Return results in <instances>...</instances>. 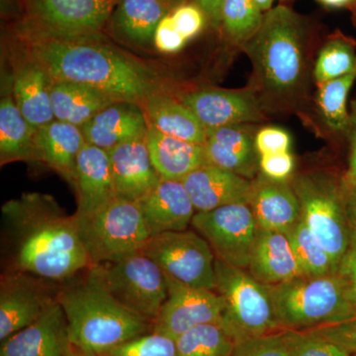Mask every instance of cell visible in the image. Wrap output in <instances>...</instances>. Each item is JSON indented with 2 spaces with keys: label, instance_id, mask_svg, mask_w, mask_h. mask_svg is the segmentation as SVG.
<instances>
[{
  "label": "cell",
  "instance_id": "obj_1",
  "mask_svg": "<svg viewBox=\"0 0 356 356\" xmlns=\"http://www.w3.org/2000/svg\"><path fill=\"white\" fill-rule=\"evenodd\" d=\"M8 270L65 284L91 266L76 215H67L55 198L24 193L2 206Z\"/></svg>",
  "mask_w": 356,
  "mask_h": 356
},
{
  "label": "cell",
  "instance_id": "obj_2",
  "mask_svg": "<svg viewBox=\"0 0 356 356\" xmlns=\"http://www.w3.org/2000/svg\"><path fill=\"white\" fill-rule=\"evenodd\" d=\"M26 53L48 72L51 79L90 86L118 102L140 104L161 91L156 72L113 47L100 36L57 39L20 37Z\"/></svg>",
  "mask_w": 356,
  "mask_h": 356
},
{
  "label": "cell",
  "instance_id": "obj_3",
  "mask_svg": "<svg viewBox=\"0 0 356 356\" xmlns=\"http://www.w3.org/2000/svg\"><path fill=\"white\" fill-rule=\"evenodd\" d=\"M77 277L60 286L58 294L72 346L100 355L146 334L153 325L112 296L95 266Z\"/></svg>",
  "mask_w": 356,
  "mask_h": 356
},
{
  "label": "cell",
  "instance_id": "obj_4",
  "mask_svg": "<svg viewBox=\"0 0 356 356\" xmlns=\"http://www.w3.org/2000/svg\"><path fill=\"white\" fill-rule=\"evenodd\" d=\"M305 28L286 6L264 14L259 31L245 44L257 81L269 95L283 97L298 90L305 72Z\"/></svg>",
  "mask_w": 356,
  "mask_h": 356
},
{
  "label": "cell",
  "instance_id": "obj_5",
  "mask_svg": "<svg viewBox=\"0 0 356 356\" xmlns=\"http://www.w3.org/2000/svg\"><path fill=\"white\" fill-rule=\"evenodd\" d=\"M268 290L283 331H307L356 318V309L337 273L301 276Z\"/></svg>",
  "mask_w": 356,
  "mask_h": 356
},
{
  "label": "cell",
  "instance_id": "obj_6",
  "mask_svg": "<svg viewBox=\"0 0 356 356\" xmlns=\"http://www.w3.org/2000/svg\"><path fill=\"white\" fill-rule=\"evenodd\" d=\"M216 287L225 303L221 325L236 343L282 332L268 286L252 277L248 269L216 259Z\"/></svg>",
  "mask_w": 356,
  "mask_h": 356
},
{
  "label": "cell",
  "instance_id": "obj_7",
  "mask_svg": "<svg viewBox=\"0 0 356 356\" xmlns=\"http://www.w3.org/2000/svg\"><path fill=\"white\" fill-rule=\"evenodd\" d=\"M76 215L91 266L139 252L152 236L137 201L117 196L95 212Z\"/></svg>",
  "mask_w": 356,
  "mask_h": 356
},
{
  "label": "cell",
  "instance_id": "obj_8",
  "mask_svg": "<svg viewBox=\"0 0 356 356\" xmlns=\"http://www.w3.org/2000/svg\"><path fill=\"white\" fill-rule=\"evenodd\" d=\"M291 184L301 205L302 221L327 250L337 270L350 247L353 231L344 187L322 173L299 175Z\"/></svg>",
  "mask_w": 356,
  "mask_h": 356
},
{
  "label": "cell",
  "instance_id": "obj_9",
  "mask_svg": "<svg viewBox=\"0 0 356 356\" xmlns=\"http://www.w3.org/2000/svg\"><path fill=\"white\" fill-rule=\"evenodd\" d=\"M19 37L79 39L100 36L119 0H21Z\"/></svg>",
  "mask_w": 356,
  "mask_h": 356
},
{
  "label": "cell",
  "instance_id": "obj_10",
  "mask_svg": "<svg viewBox=\"0 0 356 356\" xmlns=\"http://www.w3.org/2000/svg\"><path fill=\"white\" fill-rule=\"evenodd\" d=\"M103 284L129 310L154 323L168 298V280L161 267L142 252L98 264Z\"/></svg>",
  "mask_w": 356,
  "mask_h": 356
},
{
  "label": "cell",
  "instance_id": "obj_11",
  "mask_svg": "<svg viewBox=\"0 0 356 356\" xmlns=\"http://www.w3.org/2000/svg\"><path fill=\"white\" fill-rule=\"evenodd\" d=\"M140 252L153 259L170 280L192 287H216V257L196 231L187 229L152 236Z\"/></svg>",
  "mask_w": 356,
  "mask_h": 356
},
{
  "label": "cell",
  "instance_id": "obj_12",
  "mask_svg": "<svg viewBox=\"0 0 356 356\" xmlns=\"http://www.w3.org/2000/svg\"><path fill=\"white\" fill-rule=\"evenodd\" d=\"M192 228L207 241L216 259L248 269L259 226L248 203L196 212Z\"/></svg>",
  "mask_w": 356,
  "mask_h": 356
},
{
  "label": "cell",
  "instance_id": "obj_13",
  "mask_svg": "<svg viewBox=\"0 0 356 356\" xmlns=\"http://www.w3.org/2000/svg\"><path fill=\"white\" fill-rule=\"evenodd\" d=\"M53 284L22 271L7 270L0 280V339L36 322L47 309L58 301Z\"/></svg>",
  "mask_w": 356,
  "mask_h": 356
},
{
  "label": "cell",
  "instance_id": "obj_14",
  "mask_svg": "<svg viewBox=\"0 0 356 356\" xmlns=\"http://www.w3.org/2000/svg\"><path fill=\"white\" fill-rule=\"evenodd\" d=\"M168 280V298L154 321V332L177 339L199 325L221 324L224 300L215 290Z\"/></svg>",
  "mask_w": 356,
  "mask_h": 356
},
{
  "label": "cell",
  "instance_id": "obj_15",
  "mask_svg": "<svg viewBox=\"0 0 356 356\" xmlns=\"http://www.w3.org/2000/svg\"><path fill=\"white\" fill-rule=\"evenodd\" d=\"M180 102L197 116L207 132L262 118L259 100L250 91L203 89L182 95Z\"/></svg>",
  "mask_w": 356,
  "mask_h": 356
},
{
  "label": "cell",
  "instance_id": "obj_16",
  "mask_svg": "<svg viewBox=\"0 0 356 356\" xmlns=\"http://www.w3.org/2000/svg\"><path fill=\"white\" fill-rule=\"evenodd\" d=\"M70 348L67 318L57 301L36 322L2 341L0 356H67Z\"/></svg>",
  "mask_w": 356,
  "mask_h": 356
},
{
  "label": "cell",
  "instance_id": "obj_17",
  "mask_svg": "<svg viewBox=\"0 0 356 356\" xmlns=\"http://www.w3.org/2000/svg\"><path fill=\"white\" fill-rule=\"evenodd\" d=\"M248 205L259 229L288 235L301 220V205L292 184L264 175L252 180Z\"/></svg>",
  "mask_w": 356,
  "mask_h": 356
},
{
  "label": "cell",
  "instance_id": "obj_18",
  "mask_svg": "<svg viewBox=\"0 0 356 356\" xmlns=\"http://www.w3.org/2000/svg\"><path fill=\"white\" fill-rule=\"evenodd\" d=\"M196 212H206L235 203H248L252 181L219 166L208 165L181 180Z\"/></svg>",
  "mask_w": 356,
  "mask_h": 356
},
{
  "label": "cell",
  "instance_id": "obj_19",
  "mask_svg": "<svg viewBox=\"0 0 356 356\" xmlns=\"http://www.w3.org/2000/svg\"><path fill=\"white\" fill-rule=\"evenodd\" d=\"M137 202L152 236L185 231L196 214L181 180L161 179Z\"/></svg>",
  "mask_w": 356,
  "mask_h": 356
},
{
  "label": "cell",
  "instance_id": "obj_20",
  "mask_svg": "<svg viewBox=\"0 0 356 356\" xmlns=\"http://www.w3.org/2000/svg\"><path fill=\"white\" fill-rule=\"evenodd\" d=\"M149 123L138 103L116 102L105 107L81 131L88 144L110 151L129 140L145 139Z\"/></svg>",
  "mask_w": 356,
  "mask_h": 356
},
{
  "label": "cell",
  "instance_id": "obj_21",
  "mask_svg": "<svg viewBox=\"0 0 356 356\" xmlns=\"http://www.w3.org/2000/svg\"><path fill=\"white\" fill-rule=\"evenodd\" d=\"M108 154L118 197L140 200L161 181L152 163L146 138L123 143Z\"/></svg>",
  "mask_w": 356,
  "mask_h": 356
},
{
  "label": "cell",
  "instance_id": "obj_22",
  "mask_svg": "<svg viewBox=\"0 0 356 356\" xmlns=\"http://www.w3.org/2000/svg\"><path fill=\"white\" fill-rule=\"evenodd\" d=\"M248 271L268 286L304 276L287 234L262 229L255 236Z\"/></svg>",
  "mask_w": 356,
  "mask_h": 356
},
{
  "label": "cell",
  "instance_id": "obj_23",
  "mask_svg": "<svg viewBox=\"0 0 356 356\" xmlns=\"http://www.w3.org/2000/svg\"><path fill=\"white\" fill-rule=\"evenodd\" d=\"M74 188L77 215L95 212L117 197L108 152L86 143L77 156Z\"/></svg>",
  "mask_w": 356,
  "mask_h": 356
},
{
  "label": "cell",
  "instance_id": "obj_24",
  "mask_svg": "<svg viewBox=\"0 0 356 356\" xmlns=\"http://www.w3.org/2000/svg\"><path fill=\"white\" fill-rule=\"evenodd\" d=\"M51 77L30 55L20 58L14 69L13 96L26 120L35 129L55 119L51 106Z\"/></svg>",
  "mask_w": 356,
  "mask_h": 356
},
{
  "label": "cell",
  "instance_id": "obj_25",
  "mask_svg": "<svg viewBox=\"0 0 356 356\" xmlns=\"http://www.w3.org/2000/svg\"><path fill=\"white\" fill-rule=\"evenodd\" d=\"M187 0H119L109 19L119 38L137 46L153 42L156 26Z\"/></svg>",
  "mask_w": 356,
  "mask_h": 356
},
{
  "label": "cell",
  "instance_id": "obj_26",
  "mask_svg": "<svg viewBox=\"0 0 356 356\" xmlns=\"http://www.w3.org/2000/svg\"><path fill=\"white\" fill-rule=\"evenodd\" d=\"M86 143L81 128L54 120L37 129V161L55 170L74 187L77 156Z\"/></svg>",
  "mask_w": 356,
  "mask_h": 356
},
{
  "label": "cell",
  "instance_id": "obj_27",
  "mask_svg": "<svg viewBox=\"0 0 356 356\" xmlns=\"http://www.w3.org/2000/svg\"><path fill=\"white\" fill-rule=\"evenodd\" d=\"M242 126H225L208 131L204 147L210 165L248 179L254 177L259 154L255 149V137Z\"/></svg>",
  "mask_w": 356,
  "mask_h": 356
},
{
  "label": "cell",
  "instance_id": "obj_28",
  "mask_svg": "<svg viewBox=\"0 0 356 356\" xmlns=\"http://www.w3.org/2000/svg\"><path fill=\"white\" fill-rule=\"evenodd\" d=\"M146 143L152 163L161 179L182 180L209 163L204 145L165 135L151 126L147 129Z\"/></svg>",
  "mask_w": 356,
  "mask_h": 356
},
{
  "label": "cell",
  "instance_id": "obj_29",
  "mask_svg": "<svg viewBox=\"0 0 356 356\" xmlns=\"http://www.w3.org/2000/svg\"><path fill=\"white\" fill-rule=\"evenodd\" d=\"M140 105L151 127L177 139L205 144L207 130L181 102L159 91L147 96Z\"/></svg>",
  "mask_w": 356,
  "mask_h": 356
},
{
  "label": "cell",
  "instance_id": "obj_30",
  "mask_svg": "<svg viewBox=\"0 0 356 356\" xmlns=\"http://www.w3.org/2000/svg\"><path fill=\"white\" fill-rule=\"evenodd\" d=\"M50 92L56 120L79 128L105 107L118 102L90 86L53 79Z\"/></svg>",
  "mask_w": 356,
  "mask_h": 356
},
{
  "label": "cell",
  "instance_id": "obj_31",
  "mask_svg": "<svg viewBox=\"0 0 356 356\" xmlns=\"http://www.w3.org/2000/svg\"><path fill=\"white\" fill-rule=\"evenodd\" d=\"M36 132L21 113L13 96H3L0 102V165L37 161Z\"/></svg>",
  "mask_w": 356,
  "mask_h": 356
},
{
  "label": "cell",
  "instance_id": "obj_32",
  "mask_svg": "<svg viewBox=\"0 0 356 356\" xmlns=\"http://www.w3.org/2000/svg\"><path fill=\"white\" fill-rule=\"evenodd\" d=\"M355 81L356 72L318 86V110L327 127L334 132H343L351 125L348 98Z\"/></svg>",
  "mask_w": 356,
  "mask_h": 356
},
{
  "label": "cell",
  "instance_id": "obj_33",
  "mask_svg": "<svg viewBox=\"0 0 356 356\" xmlns=\"http://www.w3.org/2000/svg\"><path fill=\"white\" fill-rule=\"evenodd\" d=\"M178 356H232L235 341L221 324L199 325L175 339Z\"/></svg>",
  "mask_w": 356,
  "mask_h": 356
},
{
  "label": "cell",
  "instance_id": "obj_34",
  "mask_svg": "<svg viewBox=\"0 0 356 356\" xmlns=\"http://www.w3.org/2000/svg\"><path fill=\"white\" fill-rule=\"evenodd\" d=\"M288 236L304 276L318 277L337 273V268L332 257L316 240L302 219L288 234Z\"/></svg>",
  "mask_w": 356,
  "mask_h": 356
},
{
  "label": "cell",
  "instance_id": "obj_35",
  "mask_svg": "<svg viewBox=\"0 0 356 356\" xmlns=\"http://www.w3.org/2000/svg\"><path fill=\"white\" fill-rule=\"evenodd\" d=\"M356 72L355 44L343 37L330 40L318 54L314 77L318 86Z\"/></svg>",
  "mask_w": 356,
  "mask_h": 356
},
{
  "label": "cell",
  "instance_id": "obj_36",
  "mask_svg": "<svg viewBox=\"0 0 356 356\" xmlns=\"http://www.w3.org/2000/svg\"><path fill=\"white\" fill-rule=\"evenodd\" d=\"M264 14L252 0H224L222 23L229 38L245 44L261 29Z\"/></svg>",
  "mask_w": 356,
  "mask_h": 356
},
{
  "label": "cell",
  "instance_id": "obj_37",
  "mask_svg": "<svg viewBox=\"0 0 356 356\" xmlns=\"http://www.w3.org/2000/svg\"><path fill=\"white\" fill-rule=\"evenodd\" d=\"M99 356H178L175 339L153 332L115 346Z\"/></svg>",
  "mask_w": 356,
  "mask_h": 356
},
{
  "label": "cell",
  "instance_id": "obj_38",
  "mask_svg": "<svg viewBox=\"0 0 356 356\" xmlns=\"http://www.w3.org/2000/svg\"><path fill=\"white\" fill-rule=\"evenodd\" d=\"M294 356H353L331 341L303 331H283Z\"/></svg>",
  "mask_w": 356,
  "mask_h": 356
},
{
  "label": "cell",
  "instance_id": "obj_39",
  "mask_svg": "<svg viewBox=\"0 0 356 356\" xmlns=\"http://www.w3.org/2000/svg\"><path fill=\"white\" fill-rule=\"evenodd\" d=\"M232 356H294L283 331L252 337L235 343Z\"/></svg>",
  "mask_w": 356,
  "mask_h": 356
},
{
  "label": "cell",
  "instance_id": "obj_40",
  "mask_svg": "<svg viewBox=\"0 0 356 356\" xmlns=\"http://www.w3.org/2000/svg\"><path fill=\"white\" fill-rule=\"evenodd\" d=\"M303 332L331 341L351 355L356 353V318L339 324L325 325Z\"/></svg>",
  "mask_w": 356,
  "mask_h": 356
},
{
  "label": "cell",
  "instance_id": "obj_41",
  "mask_svg": "<svg viewBox=\"0 0 356 356\" xmlns=\"http://www.w3.org/2000/svg\"><path fill=\"white\" fill-rule=\"evenodd\" d=\"M173 24L185 39H193L202 31L206 15L196 3L181 4L170 13Z\"/></svg>",
  "mask_w": 356,
  "mask_h": 356
},
{
  "label": "cell",
  "instance_id": "obj_42",
  "mask_svg": "<svg viewBox=\"0 0 356 356\" xmlns=\"http://www.w3.org/2000/svg\"><path fill=\"white\" fill-rule=\"evenodd\" d=\"M255 149L259 156L290 152L291 139L283 129L266 127L255 135Z\"/></svg>",
  "mask_w": 356,
  "mask_h": 356
},
{
  "label": "cell",
  "instance_id": "obj_43",
  "mask_svg": "<svg viewBox=\"0 0 356 356\" xmlns=\"http://www.w3.org/2000/svg\"><path fill=\"white\" fill-rule=\"evenodd\" d=\"M187 40L180 34L173 24L170 14L165 16L156 26L153 43L156 50L163 54H175L181 50Z\"/></svg>",
  "mask_w": 356,
  "mask_h": 356
},
{
  "label": "cell",
  "instance_id": "obj_44",
  "mask_svg": "<svg viewBox=\"0 0 356 356\" xmlns=\"http://www.w3.org/2000/svg\"><path fill=\"white\" fill-rule=\"evenodd\" d=\"M353 227L350 247L337 266V274L343 281L348 299L356 309V228Z\"/></svg>",
  "mask_w": 356,
  "mask_h": 356
},
{
  "label": "cell",
  "instance_id": "obj_45",
  "mask_svg": "<svg viewBox=\"0 0 356 356\" xmlns=\"http://www.w3.org/2000/svg\"><path fill=\"white\" fill-rule=\"evenodd\" d=\"M259 168L262 175L270 179L287 181L294 170V159L290 152L266 154L259 156Z\"/></svg>",
  "mask_w": 356,
  "mask_h": 356
},
{
  "label": "cell",
  "instance_id": "obj_46",
  "mask_svg": "<svg viewBox=\"0 0 356 356\" xmlns=\"http://www.w3.org/2000/svg\"><path fill=\"white\" fill-rule=\"evenodd\" d=\"M222 3L224 0H196V4L202 9L206 17L209 18L215 27L222 23Z\"/></svg>",
  "mask_w": 356,
  "mask_h": 356
},
{
  "label": "cell",
  "instance_id": "obj_47",
  "mask_svg": "<svg viewBox=\"0 0 356 356\" xmlns=\"http://www.w3.org/2000/svg\"><path fill=\"white\" fill-rule=\"evenodd\" d=\"M343 187L346 189L356 187V121L355 131H353L350 166H348V172H346V178H344Z\"/></svg>",
  "mask_w": 356,
  "mask_h": 356
},
{
  "label": "cell",
  "instance_id": "obj_48",
  "mask_svg": "<svg viewBox=\"0 0 356 356\" xmlns=\"http://www.w3.org/2000/svg\"><path fill=\"white\" fill-rule=\"evenodd\" d=\"M346 191V211L351 225L356 228V187L344 188Z\"/></svg>",
  "mask_w": 356,
  "mask_h": 356
},
{
  "label": "cell",
  "instance_id": "obj_49",
  "mask_svg": "<svg viewBox=\"0 0 356 356\" xmlns=\"http://www.w3.org/2000/svg\"><path fill=\"white\" fill-rule=\"evenodd\" d=\"M318 1L323 6L331 7V8H341V7L351 6L356 0H318Z\"/></svg>",
  "mask_w": 356,
  "mask_h": 356
},
{
  "label": "cell",
  "instance_id": "obj_50",
  "mask_svg": "<svg viewBox=\"0 0 356 356\" xmlns=\"http://www.w3.org/2000/svg\"><path fill=\"white\" fill-rule=\"evenodd\" d=\"M67 356H99V355H96V353H90V351L81 350V348H76V346H72V344H70V350H69V353H67Z\"/></svg>",
  "mask_w": 356,
  "mask_h": 356
},
{
  "label": "cell",
  "instance_id": "obj_51",
  "mask_svg": "<svg viewBox=\"0 0 356 356\" xmlns=\"http://www.w3.org/2000/svg\"><path fill=\"white\" fill-rule=\"evenodd\" d=\"M261 8L262 13H267L273 7L274 0H252Z\"/></svg>",
  "mask_w": 356,
  "mask_h": 356
},
{
  "label": "cell",
  "instance_id": "obj_52",
  "mask_svg": "<svg viewBox=\"0 0 356 356\" xmlns=\"http://www.w3.org/2000/svg\"><path fill=\"white\" fill-rule=\"evenodd\" d=\"M355 21H356V6H355Z\"/></svg>",
  "mask_w": 356,
  "mask_h": 356
},
{
  "label": "cell",
  "instance_id": "obj_53",
  "mask_svg": "<svg viewBox=\"0 0 356 356\" xmlns=\"http://www.w3.org/2000/svg\"><path fill=\"white\" fill-rule=\"evenodd\" d=\"M353 356H356V353H355V355H353Z\"/></svg>",
  "mask_w": 356,
  "mask_h": 356
}]
</instances>
